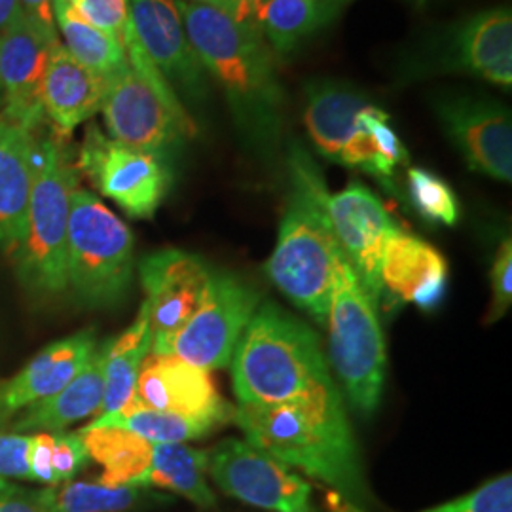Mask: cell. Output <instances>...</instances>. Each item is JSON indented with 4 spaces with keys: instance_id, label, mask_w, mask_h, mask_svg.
I'll use <instances>...</instances> for the list:
<instances>
[{
    "instance_id": "obj_44",
    "label": "cell",
    "mask_w": 512,
    "mask_h": 512,
    "mask_svg": "<svg viewBox=\"0 0 512 512\" xmlns=\"http://www.w3.org/2000/svg\"><path fill=\"white\" fill-rule=\"evenodd\" d=\"M410 4H414V6H425V4H429L431 0H408Z\"/></svg>"
},
{
    "instance_id": "obj_27",
    "label": "cell",
    "mask_w": 512,
    "mask_h": 512,
    "mask_svg": "<svg viewBox=\"0 0 512 512\" xmlns=\"http://www.w3.org/2000/svg\"><path fill=\"white\" fill-rule=\"evenodd\" d=\"M150 349L152 334L143 302L133 325L105 344V395L99 416L120 412L135 399L137 378Z\"/></svg>"
},
{
    "instance_id": "obj_32",
    "label": "cell",
    "mask_w": 512,
    "mask_h": 512,
    "mask_svg": "<svg viewBox=\"0 0 512 512\" xmlns=\"http://www.w3.org/2000/svg\"><path fill=\"white\" fill-rule=\"evenodd\" d=\"M408 196L416 213L427 222L454 226L459 220L458 196L450 184L423 167L408 169Z\"/></svg>"
},
{
    "instance_id": "obj_23",
    "label": "cell",
    "mask_w": 512,
    "mask_h": 512,
    "mask_svg": "<svg viewBox=\"0 0 512 512\" xmlns=\"http://www.w3.org/2000/svg\"><path fill=\"white\" fill-rule=\"evenodd\" d=\"M365 92L338 80H313L306 86L304 122L311 143L330 162L340 164L357 135V116L370 107Z\"/></svg>"
},
{
    "instance_id": "obj_29",
    "label": "cell",
    "mask_w": 512,
    "mask_h": 512,
    "mask_svg": "<svg viewBox=\"0 0 512 512\" xmlns=\"http://www.w3.org/2000/svg\"><path fill=\"white\" fill-rule=\"evenodd\" d=\"M207 452L186 444H154V461L147 486L183 495L194 505L209 509L215 494L207 484Z\"/></svg>"
},
{
    "instance_id": "obj_19",
    "label": "cell",
    "mask_w": 512,
    "mask_h": 512,
    "mask_svg": "<svg viewBox=\"0 0 512 512\" xmlns=\"http://www.w3.org/2000/svg\"><path fill=\"white\" fill-rule=\"evenodd\" d=\"M380 274L385 289L420 310H435L446 294L448 266L444 256L401 228L385 243Z\"/></svg>"
},
{
    "instance_id": "obj_2",
    "label": "cell",
    "mask_w": 512,
    "mask_h": 512,
    "mask_svg": "<svg viewBox=\"0 0 512 512\" xmlns=\"http://www.w3.org/2000/svg\"><path fill=\"white\" fill-rule=\"evenodd\" d=\"M232 421L270 458L329 484L351 509L366 507L361 456L336 385L293 403L238 404Z\"/></svg>"
},
{
    "instance_id": "obj_33",
    "label": "cell",
    "mask_w": 512,
    "mask_h": 512,
    "mask_svg": "<svg viewBox=\"0 0 512 512\" xmlns=\"http://www.w3.org/2000/svg\"><path fill=\"white\" fill-rule=\"evenodd\" d=\"M357 126L361 129H365L370 133L376 150L384 162L385 169L395 175L397 167L399 165L406 164L408 160V152L404 148L401 137L397 135V131L391 126V120H389V114L376 107V105H370L366 109L359 112L357 116Z\"/></svg>"
},
{
    "instance_id": "obj_38",
    "label": "cell",
    "mask_w": 512,
    "mask_h": 512,
    "mask_svg": "<svg viewBox=\"0 0 512 512\" xmlns=\"http://www.w3.org/2000/svg\"><path fill=\"white\" fill-rule=\"evenodd\" d=\"M31 437L33 435L0 431V480H6V478L31 480V471H29Z\"/></svg>"
},
{
    "instance_id": "obj_41",
    "label": "cell",
    "mask_w": 512,
    "mask_h": 512,
    "mask_svg": "<svg viewBox=\"0 0 512 512\" xmlns=\"http://www.w3.org/2000/svg\"><path fill=\"white\" fill-rule=\"evenodd\" d=\"M23 16L50 38H59L54 18V0H18Z\"/></svg>"
},
{
    "instance_id": "obj_15",
    "label": "cell",
    "mask_w": 512,
    "mask_h": 512,
    "mask_svg": "<svg viewBox=\"0 0 512 512\" xmlns=\"http://www.w3.org/2000/svg\"><path fill=\"white\" fill-rule=\"evenodd\" d=\"M129 21L143 52L179 99L183 95L203 105L209 95L207 73L188 42L175 0H129Z\"/></svg>"
},
{
    "instance_id": "obj_28",
    "label": "cell",
    "mask_w": 512,
    "mask_h": 512,
    "mask_svg": "<svg viewBox=\"0 0 512 512\" xmlns=\"http://www.w3.org/2000/svg\"><path fill=\"white\" fill-rule=\"evenodd\" d=\"M54 18L63 48L88 71L110 80L128 65L124 44L80 18L67 0H54Z\"/></svg>"
},
{
    "instance_id": "obj_24",
    "label": "cell",
    "mask_w": 512,
    "mask_h": 512,
    "mask_svg": "<svg viewBox=\"0 0 512 512\" xmlns=\"http://www.w3.org/2000/svg\"><path fill=\"white\" fill-rule=\"evenodd\" d=\"M105 395V348L95 349L92 359L69 384L52 397L33 404L18 420L12 421L14 433L46 431L59 433L78 420L97 414Z\"/></svg>"
},
{
    "instance_id": "obj_37",
    "label": "cell",
    "mask_w": 512,
    "mask_h": 512,
    "mask_svg": "<svg viewBox=\"0 0 512 512\" xmlns=\"http://www.w3.org/2000/svg\"><path fill=\"white\" fill-rule=\"evenodd\" d=\"M86 446L78 433H54L52 448V469H54L55 486L73 478L88 461Z\"/></svg>"
},
{
    "instance_id": "obj_18",
    "label": "cell",
    "mask_w": 512,
    "mask_h": 512,
    "mask_svg": "<svg viewBox=\"0 0 512 512\" xmlns=\"http://www.w3.org/2000/svg\"><path fill=\"white\" fill-rule=\"evenodd\" d=\"M93 353L92 329L80 330L38 351L16 376L0 382V423L61 391L92 359Z\"/></svg>"
},
{
    "instance_id": "obj_14",
    "label": "cell",
    "mask_w": 512,
    "mask_h": 512,
    "mask_svg": "<svg viewBox=\"0 0 512 512\" xmlns=\"http://www.w3.org/2000/svg\"><path fill=\"white\" fill-rule=\"evenodd\" d=\"M327 213L349 266L378 306L384 291L382 256L387 239L399 230L397 222L384 203L361 183H349L342 192L329 194Z\"/></svg>"
},
{
    "instance_id": "obj_34",
    "label": "cell",
    "mask_w": 512,
    "mask_h": 512,
    "mask_svg": "<svg viewBox=\"0 0 512 512\" xmlns=\"http://www.w3.org/2000/svg\"><path fill=\"white\" fill-rule=\"evenodd\" d=\"M420 512H512V476H497L471 494Z\"/></svg>"
},
{
    "instance_id": "obj_11",
    "label": "cell",
    "mask_w": 512,
    "mask_h": 512,
    "mask_svg": "<svg viewBox=\"0 0 512 512\" xmlns=\"http://www.w3.org/2000/svg\"><path fill=\"white\" fill-rule=\"evenodd\" d=\"M207 475L224 494L253 507L310 512V484L247 440H222L207 452Z\"/></svg>"
},
{
    "instance_id": "obj_5",
    "label": "cell",
    "mask_w": 512,
    "mask_h": 512,
    "mask_svg": "<svg viewBox=\"0 0 512 512\" xmlns=\"http://www.w3.org/2000/svg\"><path fill=\"white\" fill-rule=\"evenodd\" d=\"M63 137L55 135L38 145L37 171L27 207L25 232L12 253L21 285L38 296H57L67 283V230L76 167Z\"/></svg>"
},
{
    "instance_id": "obj_30",
    "label": "cell",
    "mask_w": 512,
    "mask_h": 512,
    "mask_svg": "<svg viewBox=\"0 0 512 512\" xmlns=\"http://www.w3.org/2000/svg\"><path fill=\"white\" fill-rule=\"evenodd\" d=\"M92 427H120L156 444H184L186 440L202 439L215 425L211 421L194 420L179 414L160 412L133 399L120 412L99 416Z\"/></svg>"
},
{
    "instance_id": "obj_4",
    "label": "cell",
    "mask_w": 512,
    "mask_h": 512,
    "mask_svg": "<svg viewBox=\"0 0 512 512\" xmlns=\"http://www.w3.org/2000/svg\"><path fill=\"white\" fill-rule=\"evenodd\" d=\"M230 363L238 404L293 403L336 385L317 334L272 302L256 308Z\"/></svg>"
},
{
    "instance_id": "obj_10",
    "label": "cell",
    "mask_w": 512,
    "mask_h": 512,
    "mask_svg": "<svg viewBox=\"0 0 512 512\" xmlns=\"http://www.w3.org/2000/svg\"><path fill=\"white\" fill-rule=\"evenodd\" d=\"M260 306V294L238 277L211 274L200 308L164 349L202 370L230 365L238 340Z\"/></svg>"
},
{
    "instance_id": "obj_25",
    "label": "cell",
    "mask_w": 512,
    "mask_h": 512,
    "mask_svg": "<svg viewBox=\"0 0 512 512\" xmlns=\"http://www.w3.org/2000/svg\"><path fill=\"white\" fill-rule=\"evenodd\" d=\"M88 458L101 465L105 486L145 488L154 461V444L120 427H92L78 431Z\"/></svg>"
},
{
    "instance_id": "obj_39",
    "label": "cell",
    "mask_w": 512,
    "mask_h": 512,
    "mask_svg": "<svg viewBox=\"0 0 512 512\" xmlns=\"http://www.w3.org/2000/svg\"><path fill=\"white\" fill-rule=\"evenodd\" d=\"M52 448H54V433H35L31 437L29 450V471L31 480L55 486L54 469H52Z\"/></svg>"
},
{
    "instance_id": "obj_20",
    "label": "cell",
    "mask_w": 512,
    "mask_h": 512,
    "mask_svg": "<svg viewBox=\"0 0 512 512\" xmlns=\"http://www.w3.org/2000/svg\"><path fill=\"white\" fill-rule=\"evenodd\" d=\"M37 158L33 131L0 120V249L8 255L23 239Z\"/></svg>"
},
{
    "instance_id": "obj_31",
    "label": "cell",
    "mask_w": 512,
    "mask_h": 512,
    "mask_svg": "<svg viewBox=\"0 0 512 512\" xmlns=\"http://www.w3.org/2000/svg\"><path fill=\"white\" fill-rule=\"evenodd\" d=\"M48 512H129L141 501L137 486H105L101 482H67L37 492Z\"/></svg>"
},
{
    "instance_id": "obj_42",
    "label": "cell",
    "mask_w": 512,
    "mask_h": 512,
    "mask_svg": "<svg viewBox=\"0 0 512 512\" xmlns=\"http://www.w3.org/2000/svg\"><path fill=\"white\" fill-rule=\"evenodd\" d=\"M207 6H213L220 12L230 14L232 18L251 19L255 12L256 4L262 0H196Z\"/></svg>"
},
{
    "instance_id": "obj_43",
    "label": "cell",
    "mask_w": 512,
    "mask_h": 512,
    "mask_svg": "<svg viewBox=\"0 0 512 512\" xmlns=\"http://www.w3.org/2000/svg\"><path fill=\"white\" fill-rule=\"evenodd\" d=\"M25 18L18 0H0V33Z\"/></svg>"
},
{
    "instance_id": "obj_13",
    "label": "cell",
    "mask_w": 512,
    "mask_h": 512,
    "mask_svg": "<svg viewBox=\"0 0 512 512\" xmlns=\"http://www.w3.org/2000/svg\"><path fill=\"white\" fill-rule=\"evenodd\" d=\"M139 275L147 294L150 353H164L169 340L200 308L211 270L200 256L181 249H164L141 260Z\"/></svg>"
},
{
    "instance_id": "obj_26",
    "label": "cell",
    "mask_w": 512,
    "mask_h": 512,
    "mask_svg": "<svg viewBox=\"0 0 512 512\" xmlns=\"http://www.w3.org/2000/svg\"><path fill=\"white\" fill-rule=\"evenodd\" d=\"M348 0H262L251 21L275 52L289 54L329 25Z\"/></svg>"
},
{
    "instance_id": "obj_22",
    "label": "cell",
    "mask_w": 512,
    "mask_h": 512,
    "mask_svg": "<svg viewBox=\"0 0 512 512\" xmlns=\"http://www.w3.org/2000/svg\"><path fill=\"white\" fill-rule=\"evenodd\" d=\"M109 82L82 67L63 44L55 46L42 92V109L54 124L55 135L69 137L93 118L101 110Z\"/></svg>"
},
{
    "instance_id": "obj_9",
    "label": "cell",
    "mask_w": 512,
    "mask_h": 512,
    "mask_svg": "<svg viewBox=\"0 0 512 512\" xmlns=\"http://www.w3.org/2000/svg\"><path fill=\"white\" fill-rule=\"evenodd\" d=\"M76 167L131 219H152L171 186L167 156L122 145L93 122L86 128Z\"/></svg>"
},
{
    "instance_id": "obj_35",
    "label": "cell",
    "mask_w": 512,
    "mask_h": 512,
    "mask_svg": "<svg viewBox=\"0 0 512 512\" xmlns=\"http://www.w3.org/2000/svg\"><path fill=\"white\" fill-rule=\"evenodd\" d=\"M74 12L99 31L126 42L129 27V0H67Z\"/></svg>"
},
{
    "instance_id": "obj_1",
    "label": "cell",
    "mask_w": 512,
    "mask_h": 512,
    "mask_svg": "<svg viewBox=\"0 0 512 512\" xmlns=\"http://www.w3.org/2000/svg\"><path fill=\"white\" fill-rule=\"evenodd\" d=\"M192 50L228 99L249 147L274 150L283 126V90L274 50L251 19L196 0H175Z\"/></svg>"
},
{
    "instance_id": "obj_7",
    "label": "cell",
    "mask_w": 512,
    "mask_h": 512,
    "mask_svg": "<svg viewBox=\"0 0 512 512\" xmlns=\"http://www.w3.org/2000/svg\"><path fill=\"white\" fill-rule=\"evenodd\" d=\"M330 361L361 414H372L382 397L385 344L378 306L366 294L344 253L332 277L329 315Z\"/></svg>"
},
{
    "instance_id": "obj_40",
    "label": "cell",
    "mask_w": 512,
    "mask_h": 512,
    "mask_svg": "<svg viewBox=\"0 0 512 512\" xmlns=\"http://www.w3.org/2000/svg\"><path fill=\"white\" fill-rule=\"evenodd\" d=\"M0 512H48L37 492H27L8 480H0Z\"/></svg>"
},
{
    "instance_id": "obj_21",
    "label": "cell",
    "mask_w": 512,
    "mask_h": 512,
    "mask_svg": "<svg viewBox=\"0 0 512 512\" xmlns=\"http://www.w3.org/2000/svg\"><path fill=\"white\" fill-rule=\"evenodd\" d=\"M459 71L503 88L512 86V14L497 6L465 19L450 42Z\"/></svg>"
},
{
    "instance_id": "obj_12",
    "label": "cell",
    "mask_w": 512,
    "mask_h": 512,
    "mask_svg": "<svg viewBox=\"0 0 512 512\" xmlns=\"http://www.w3.org/2000/svg\"><path fill=\"white\" fill-rule=\"evenodd\" d=\"M433 109L473 171L511 183V110L494 99L465 93L440 95L433 101Z\"/></svg>"
},
{
    "instance_id": "obj_3",
    "label": "cell",
    "mask_w": 512,
    "mask_h": 512,
    "mask_svg": "<svg viewBox=\"0 0 512 512\" xmlns=\"http://www.w3.org/2000/svg\"><path fill=\"white\" fill-rule=\"evenodd\" d=\"M327 198L319 167L304 148L294 147L289 203L266 270L281 293L319 323H327L334 266L342 255L327 213Z\"/></svg>"
},
{
    "instance_id": "obj_17",
    "label": "cell",
    "mask_w": 512,
    "mask_h": 512,
    "mask_svg": "<svg viewBox=\"0 0 512 512\" xmlns=\"http://www.w3.org/2000/svg\"><path fill=\"white\" fill-rule=\"evenodd\" d=\"M135 399L148 408L213 425L234 416V406L220 397L207 370L164 353H148L135 385Z\"/></svg>"
},
{
    "instance_id": "obj_6",
    "label": "cell",
    "mask_w": 512,
    "mask_h": 512,
    "mask_svg": "<svg viewBox=\"0 0 512 512\" xmlns=\"http://www.w3.org/2000/svg\"><path fill=\"white\" fill-rule=\"evenodd\" d=\"M124 48L128 65L110 78L101 105L110 139L167 156L196 135V124L179 95L143 52L131 27Z\"/></svg>"
},
{
    "instance_id": "obj_16",
    "label": "cell",
    "mask_w": 512,
    "mask_h": 512,
    "mask_svg": "<svg viewBox=\"0 0 512 512\" xmlns=\"http://www.w3.org/2000/svg\"><path fill=\"white\" fill-rule=\"evenodd\" d=\"M59 44V38L44 35L27 18L0 33V88L8 122L31 131L42 122L44 80Z\"/></svg>"
},
{
    "instance_id": "obj_36",
    "label": "cell",
    "mask_w": 512,
    "mask_h": 512,
    "mask_svg": "<svg viewBox=\"0 0 512 512\" xmlns=\"http://www.w3.org/2000/svg\"><path fill=\"white\" fill-rule=\"evenodd\" d=\"M512 304V243L505 239L495 255L492 266V306L486 317L488 323L499 321Z\"/></svg>"
},
{
    "instance_id": "obj_8",
    "label": "cell",
    "mask_w": 512,
    "mask_h": 512,
    "mask_svg": "<svg viewBox=\"0 0 512 512\" xmlns=\"http://www.w3.org/2000/svg\"><path fill=\"white\" fill-rule=\"evenodd\" d=\"M133 234L92 192L76 188L67 230V283L92 308L124 298L133 277Z\"/></svg>"
}]
</instances>
